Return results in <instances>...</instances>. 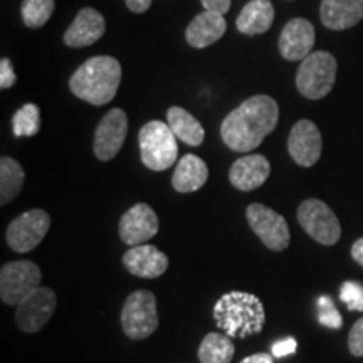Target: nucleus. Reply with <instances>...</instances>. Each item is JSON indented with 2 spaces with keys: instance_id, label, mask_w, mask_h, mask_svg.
I'll list each match as a JSON object with an SVG mask.
<instances>
[{
  "instance_id": "f257e3e1",
  "label": "nucleus",
  "mask_w": 363,
  "mask_h": 363,
  "mask_svg": "<svg viewBox=\"0 0 363 363\" xmlns=\"http://www.w3.org/2000/svg\"><path fill=\"white\" fill-rule=\"evenodd\" d=\"M278 120V103L267 94H256L224 118L220 126L222 142L234 152L249 153L274 131Z\"/></svg>"
},
{
  "instance_id": "f03ea898",
  "label": "nucleus",
  "mask_w": 363,
  "mask_h": 363,
  "mask_svg": "<svg viewBox=\"0 0 363 363\" xmlns=\"http://www.w3.org/2000/svg\"><path fill=\"white\" fill-rule=\"evenodd\" d=\"M120 83V61L111 56H94L74 71L69 88L76 98L93 106H103L116 96Z\"/></svg>"
},
{
  "instance_id": "7ed1b4c3",
  "label": "nucleus",
  "mask_w": 363,
  "mask_h": 363,
  "mask_svg": "<svg viewBox=\"0 0 363 363\" xmlns=\"http://www.w3.org/2000/svg\"><path fill=\"white\" fill-rule=\"evenodd\" d=\"M212 313L217 326L230 338H247L264 328V305L256 294L242 291L222 294Z\"/></svg>"
},
{
  "instance_id": "20e7f679",
  "label": "nucleus",
  "mask_w": 363,
  "mask_h": 363,
  "mask_svg": "<svg viewBox=\"0 0 363 363\" xmlns=\"http://www.w3.org/2000/svg\"><path fill=\"white\" fill-rule=\"evenodd\" d=\"M177 136L170 130L169 123L153 120L142 126L138 133L140 155L147 169L153 172H163L170 169L179 158Z\"/></svg>"
},
{
  "instance_id": "39448f33",
  "label": "nucleus",
  "mask_w": 363,
  "mask_h": 363,
  "mask_svg": "<svg viewBox=\"0 0 363 363\" xmlns=\"http://www.w3.org/2000/svg\"><path fill=\"white\" fill-rule=\"evenodd\" d=\"M337 59L328 51H316L305 57L296 74V88L308 99H321L333 89Z\"/></svg>"
},
{
  "instance_id": "423d86ee",
  "label": "nucleus",
  "mask_w": 363,
  "mask_h": 363,
  "mask_svg": "<svg viewBox=\"0 0 363 363\" xmlns=\"http://www.w3.org/2000/svg\"><path fill=\"white\" fill-rule=\"evenodd\" d=\"M121 326L126 337L131 340L152 337L158 328L155 294L147 289L131 293L121 310Z\"/></svg>"
},
{
  "instance_id": "0eeeda50",
  "label": "nucleus",
  "mask_w": 363,
  "mask_h": 363,
  "mask_svg": "<svg viewBox=\"0 0 363 363\" xmlns=\"http://www.w3.org/2000/svg\"><path fill=\"white\" fill-rule=\"evenodd\" d=\"M39 266L33 261H12L0 269V298L9 306H19L21 301L39 288Z\"/></svg>"
},
{
  "instance_id": "6e6552de",
  "label": "nucleus",
  "mask_w": 363,
  "mask_h": 363,
  "mask_svg": "<svg viewBox=\"0 0 363 363\" xmlns=\"http://www.w3.org/2000/svg\"><path fill=\"white\" fill-rule=\"evenodd\" d=\"M298 222L311 239L323 246H335L342 238L338 217L320 199H308L299 206Z\"/></svg>"
},
{
  "instance_id": "1a4fd4ad",
  "label": "nucleus",
  "mask_w": 363,
  "mask_h": 363,
  "mask_svg": "<svg viewBox=\"0 0 363 363\" xmlns=\"http://www.w3.org/2000/svg\"><path fill=\"white\" fill-rule=\"evenodd\" d=\"M51 227V217L43 208H33L17 217L7 227V244L12 251L26 254L43 242Z\"/></svg>"
},
{
  "instance_id": "9d476101",
  "label": "nucleus",
  "mask_w": 363,
  "mask_h": 363,
  "mask_svg": "<svg viewBox=\"0 0 363 363\" xmlns=\"http://www.w3.org/2000/svg\"><path fill=\"white\" fill-rule=\"evenodd\" d=\"M246 217L254 234L267 249L279 252L289 246L291 234L288 222L278 212L262 203H251L246 211Z\"/></svg>"
},
{
  "instance_id": "9b49d317",
  "label": "nucleus",
  "mask_w": 363,
  "mask_h": 363,
  "mask_svg": "<svg viewBox=\"0 0 363 363\" xmlns=\"http://www.w3.org/2000/svg\"><path fill=\"white\" fill-rule=\"evenodd\" d=\"M126 135H128V116L120 108H113L103 116L94 131L93 150L98 160H113L123 147Z\"/></svg>"
},
{
  "instance_id": "f8f14e48",
  "label": "nucleus",
  "mask_w": 363,
  "mask_h": 363,
  "mask_svg": "<svg viewBox=\"0 0 363 363\" xmlns=\"http://www.w3.org/2000/svg\"><path fill=\"white\" fill-rule=\"evenodd\" d=\"M57 306V296L51 288L39 286L17 306V326L26 333H35L43 330L51 320Z\"/></svg>"
},
{
  "instance_id": "ddd939ff",
  "label": "nucleus",
  "mask_w": 363,
  "mask_h": 363,
  "mask_svg": "<svg viewBox=\"0 0 363 363\" xmlns=\"http://www.w3.org/2000/svg\"><path fill=\"white\" fill-rule=\"evenodd\" d=\"M158 216L148 203H135L125 212L118 225V234L126 246H142L158 234Z\"/></svg>"
},
{
  "instance_id": "4468645a",
  "label": "nucleus",
  "mask_w": 363,
  "mask_h": 363,
  "mask_svg": "<svg viewBox=\"0 0 363 363\" xmlns=\"http://www.w3.org/2000/svg\"><path fill=\"white\" fill-rule=\"evenodd\" d=\"M321 133L310 120H299L288 138V152L299 167H313L321 157Z\"/></svg>"
},
{
  "instance_id": "2eb2a0df",
  "label": "nucleus",
  "mask_w": 363,
  "mask_h": 363,
  "mask_svg": "<svg viewBox=\"0 0 363 363\" xmlns=\"http://www.w3.org/2000/svg\"><path fill=\"white\" fill-rule=\"evenodd\" d=\"M315 38V27L310 21L301 17L291 19L281 30L278 43L281 56L288 61H303L311 54Z\"/></svg>"
},
{
  "instance_id": "dca6fc26",
  "label": "nucleus",
  "mask_w": 363,
  "mask_h": 363,
  "mask_svg": "<svg viewBox=\"0 0 363 363\" xmlns=\"http://www.w3.org/2000/svg\"><path fill=\"white\" fill-rule=\"evenodd\" d=\"M123 264L130 274L145 279H155L169 269V256L152 244H142L123 254Z\"/></svg>"
},
{
  "instance_id": "f3484780",
  "label": "nucleus",
  "mask_w": 363,
  "mask_h": 363,
  "mask_svg": "<svg viewBox=\"0 0 363 363\" xmlns=\"http://www.w3.org/2000/svg\"><path fill=\"white\" fill-rule=\"evenodd\" d=\"M271 175V163L262 155L240 157L229 170V180L233 187L242 192H251L264 185Z\"/></svg>"
},
{
  "instance_id": "a211bd4d",
  "label": "nucleus",
  "mask_w": 363,
  "mask_h": 363,
  "mask_svg": "<svg viewBox=\"0 0 363 363\" xmlns=\"http://www.w3.org/2000/svg\"><path fill=\"white\" fill-rule=\"evenodd\" d=\"M106 22L96 9H81L69 29L65 33V44L69 48H88L104 35Z\"/></svg>"
},
{
  "instance_id": "6ab92c4d",
  "label": "nucleus",
  "mask_w": 363,
  "mask_h": 363,
  "mask_svg": "<svg viewBox=\"0 0 363 363\" xmlns=\"http://www.w3.org/2000/svg\"><path fill=\"white\" fill-rule=\"evenodd\" d=\"M225 30L227 22L224 16L206 11L195 16V19L187 26V29H185V39H187V43L192 48L203 49L222 39Z\"/></svg>"
},
{
  "instance_id": "aec40b11",
  "label": "nucleus",
  "mask_w": 363,
  "mask_h": 363,
  "mask_svg": "<svg viewBox=\"0 0 363 363\" xmlns=\"http://www.w3.org/2000/svg\"><path fill=\"white\" fill-rule=\"evenodd\" d=\"M320 17L331 30H345L363 19V0H323Z\"/></svg>"
},
{
  "instance_id": "412c9836",
  "label": "nucleus",
  "mask_w": 363,
  "mask_h": 363,
  "mask_svg": "<svg viewBox=\"0 0 363 363\" xmlns=\"http://www.w3.org/2000/svg\"><path fill=\"white\" fill-rule=\"evenodd\" d=\"M208 179V169L201 157L187 153L177 162V169L172 177V185L177 192L190 194L201 190Z\"/></svg>"
},
{
  "instance_id": "4be33fe9",
  "label": "nucleus",
  "mask_w": 363,
  "mask_h": 363,
  "mask_svg": "<svg viewBox=\"0 0 363 363\" xmlns=\"http://www.w3.org/2000/svg\"><path fill=\"white\" fill-rule=\"evenodd\" d=\"M274 21V7L271 0H251L240 11L235 27L240 34L257 35L271 29Z\"/></svg>"
},
{
  "instance_id": "5701e85b",
  "label": "nucleus",
  "mask_w": 363,
  "mask_h": 363,
  "mask_svg": "<svg viewBox=\"0 0 363 363\" xmlns=\"http://www.w3.org/2000/svg\"><path fill=\"white\" fill-rule=\"evenodd\" d=\"M167 120H169L170 130L174 131L177 138L187 143L189 147H199L203 143V138H206L203 126L187 110L180 106H172L167 111Z\"/></svg>"
},
{
  "instance_id": "b1692460",
  "label": "nucleus",
  "mask_w": 363,
  "mask_h": 363,
  "mask_svg": "<svg viewBox=\"0 0 363 363\" xmlns=\"http://www.w3.org/2000/svg\"><path fill=\"white\" fill-rule=\"evenodd\" d=\"M24 169L21 163L11 157H2L0 160V203L7 206L21 194L24 185Z\"/></svg>"
},
{
  "instance_id": "393cba45",
  "label": "nucleus",
  "mask_w": 363,
  "mask_h": 363,
  "mask_svg": "<svg viewBox=\"0 0 363 363\" xmlns=\"http://www.w3.org/2000/svg\"><path fill=\"white\" fill-rule=\"evenodd\" d=\"M201 363H230L234 357V343L230 337L220 333H208L199 347Z\"/></svg>"
},
{
  "instance_id": "a878e982",
  "label": "nucleus",
  "mask_w": 363,
  "mask_h": 363,
  "mask_svg": "<svg viewBox=\"0 0 363 363\" xmlns=\"http://www.w3.org/2000/svg\"><path fill=\"white\" fill-rule=\"evenodd\" d=\"M40 128V111L34 103H27L13 113L12 130L17 138L21 136H34L39 133Z\"/></svg>"
},
{
  "instance_id": "bb28decb",
  "label": "nucleus",
  "mask_w": 363,
  "mask_h": 363,
  "mask_svg": "<svg viewBox=\"0 0 363 363\" xmlns=\"http://www.w3.org/2000/svg\"><path fill=\"white\" fill-rule=\"evenodd\" d=\"M54 7V0H24L21 7L22 21L30 29H39L51 19Z\"/></svg>"
},
{
  "instance_id": "cd10ccee",
  "label": "nucleus",
  "mask_w": 363,
  "mask_h": 363,
  "mask_svg": "<svg viewBox=\"0 0 363 363\" xmlns=\"http://www.w3.org/2000/svg\"><path fill=\"white\" fill-rule=\"evenodd\" d=\"M318 320L326 328L333 330H340L343 325L342 315H340L337 308H335V303L328 296H321L318 299Z\"/></svg>"
},
{
  "instance_id": "c85d7f7f",
  "label": "nucleus",
  "mask_w": 363,
  "mask_h": 363,
  "mask_svg": "<svg viewBox=\"0 0 363 363\" xmlns=\"http://www.w3.org/2000/svg\"><path fill=\"white\" fill-rule=\"evenodd\" d=\"M340 299L350 311H363V284L358 281H345L340 288Z\"/></svg>"
},
{
  "instance_id": "c756f323",
  "label": "nucleus",
  "mask_w": 363,
  "mask_h": 363,
  "mask_svg": "<svg viewBox=\"0 0 363 363\" xmlns=\"http://www.w3.org/2000/svg\"><path fill=\"white\" fill-rule=\"evenodd\" d=\"M348 348L355 357H363V318L355 321L348 335Z\"/></svg>"
},
{
  "instance_id": "7c9ffc66",
  "label": "nucleus",
  "mask_w": 363,
  "mask_h": 363,
  "mask_svg": "<svg viewBox=\"0 0 363 363\" xmlns=\"http://www.w3.org/2000/svg\"><path fill=\"white\" fill-rule=\"evenodd\" d=\"M17 76L16 71H13L12 61L9 57H2L0 61V88L2 89H9L16 84Z\"/></svg>"
},
{
  "instance_id": "2f4dec72",
  "label": "nucleus",
  "mask_w": 363,
  "mask_h": 363,
  "mask_svg": "<svg viewBox=\"0 0 363 363\" xmlns=\"http://www.w3.org/2000/svg\"><path fill=\"white\" fill-rule=\"evenodd\" d=\"M296 348H298L296 340H294V338H284V340H281V342L272 345L271 355L276 357V358H283L286 355H291V353L296 352Z\"/></svg>"
},
{
  "instance_id": "473e14b6",
  "label": "nucleus",
  "mask_w": 363,
  "mask_h": 363,
  "mask_svg": "<svg viewBox=\"0 0 363 363\" xmlns=\"http://www.w3.org/2000/svg\"><path fill=\"white\" fill-rule=\"evenodd\" d=\"M202 6L206 11L208 12H216V13H220V16H224L225 12H229L230 9V2L233 0H201Z\"/></svg>"
},
{
  "instance_id": "72a5a7b5",
  "label": "nucleus",
  "mask_w": 363,
  "mask_h": 363,
  "mask_svg": "<svg viewBox=\"0 0 363 363\" xmlns=\"http://www.w3.org/2000/svg\"><path fill=\"white\" fill-rule=\"evenodd\" d=\"M152 2H153V0H125L126 7H128L130 11L135 12V13L147 12L150 6H152Z\"/></svg>"
},
{
  "instance_id": "f704fd0d",
  "label": "nucleus",
  "mask_w": 363,
  "mask_h": 363,
  "mask_svg": "<svg viewBox=\"0 0 363 363\" xmlns=\"http://www.w3.org/2000/svg\"><path fill=\"white\" fill-rule=\"evenodd\" d=\"M240 363H274V357L269 353H254V355L244 358Z\"/></svg>"
},
{
  "instance_id": "c9c22d12",
  "label": "nucleus",
  "mask_w": 363,
  "mask_h": 363,
  "mask_svg": "<svg viewBox=\"0 0 363 363\" xmlns=\"http://www.w3.org/2000/svg\"><path fill=\"white\" fill-rule=\"evenodd\" d=\"M352 257H353V259H355L357 264H360L363 267V238L353 242V246H352Z\"/></svg>"
}]
</instances>
